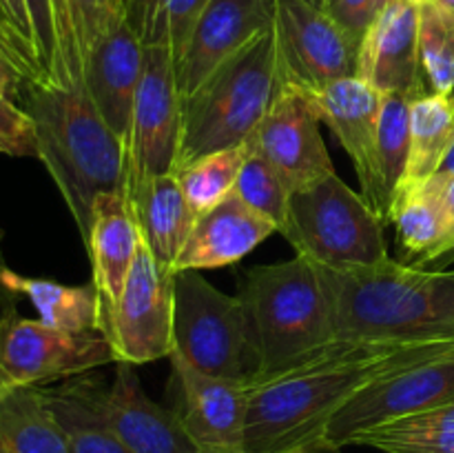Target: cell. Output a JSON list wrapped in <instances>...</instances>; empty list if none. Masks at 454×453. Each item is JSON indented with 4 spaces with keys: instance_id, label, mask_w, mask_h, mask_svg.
Returning <instances> with one entry per match:
<instances>
[{
    "instance_id": "cell-25",
    "label": "cell",
    "mask_w": 454,
    "mask_h": 453,
    "mask_svg": "<svg viewBox=\"0 0 454 453\" xmlns=\"http://www.w3.org/2000/svg\"><path fill=\"white\" fill-rule=\"evenodd\" d=\"M3 282L18 296H25L38 311V320L62 331H102L106 327L105 300L96 284L53 282L44 278H29L7 266Z\"/></svg>"
},
{
    "instance_id": "cell-22",
    "label": "cell",
    "mask_w": 454,
    "mask_h": 453,
    "mask_svg": "<svg viewBox=\"0 0 454 453\" xmlns=\"http://www.w3.org/2000/svg\"><path fill=\"white\" fill-rule=\"evenodd\" d=\"M127 200L131 204L142 244L164 269L173 271L198 216L186 200L177 176L162 173L149 178L140 182L127 195Z\"/></svg>"
},
{
    "instance_id": "cell-5",
    "label": "cell",
    "mask_w": 454,
    "mask_h": 453,
    "mask_svg": "<svg viewBox=\"0 0 454 453\" xmlns=\"http://www.w3.org/2000/svg\"><path fill=\"white\" fill-rule=\"evenodd\" d=\"M279 80L273 25L239 49L182 102L176 169L251 140L273 105Z\"/></svg>"
},
{
    "instance_id": "cell-1",
    "label": "cell",
    "mask_w": 454,
    "mask_h": 453,
    "mask_svg": "<svg viewBox=\"0 0 454 453\" xmlns=\"http://www.w3.org/2000/svg\"><path fill=\"white\" fill-rule=\"evenodd\" d=\"M454 338L333 340L273 376L247 385L244 453H297L324 444L335 413L386 376L452 358Z\"/></svg>"
},
{
    "instance_id": "cell-30",
    "label": "cell",
    "mask_w": 454,
    "mask_h": 453,
    "mask_svg": "<svg viewBox=\"0 0 454 453\" xmlns=\"http://www.w3.org/2000/svg\"><path fill=\"white\" fill-rule=\"evenodd\" d=\"M419 60L428 93L454 96V13L437 0L419 4Z\"/></svg>"
},
{
    "instance_id": "cell-38",
    "label": "cell",
    "mask_w": 454,
    "mask_h": 453,
    "mask_svg": "<svg viewBox=\"0 0 454 453\" xmlns=\"http://www.w3.org/2000/svg\"><path fill=\"white\" fill-rule=\"evenodd\" d=\"M322 9L357 40L381 12L380 0H322Z\"/></svg>"
},
{
    "instance_id": "cell-14",
    "label": "cell",
    "mask_w": 454,
    "mask_h": 453,
    "mask_svg": "<svg viewBox=\"0 0 454 453\" xmlns=\"http://www.w3.org/2000/svg\"><path fill=\"white\" fill-rule=\"evenodd\" d=\"M454 400V355L417 364L386 376L359 391L335 413L324 433V444L348 447L355 435L375 426L415 416Z\"/></svg>"
},
{
    "instance_id": "cell-37",
    "label": "cell",
    "mask_w": 454,
    "mask_h": 453,
    "mask_svg": "<svg viewBox=\"0 0 454 453\" xmlns=\"http://www.w3.org/2000/svg\"><path fill=\"white\" fill-rule=\"evenodd\" d=\"M0 13H3L9 36H12L13 52H16V58L20 60L22 69L27 71L29 80L40 83L43 76H40L38 56H35L34 29H31L27 0H0Z\"/></svg>"
},
{
    "instance_id": "cell-4",
    "label": "cell",
    "mask_w": 454,
    "mask_h": 453,
    "mask_svg": "<svg viewBox=\"0 0 454 453\" xmlns=\"http://www.w3.org/2000/svg\"><path fill=\"white\" fill-rule=\"evenodd\" d=\"M238 296L260 362L255 380L337 340L322 271L309 258L248 266Z\"/></svg>"
},
{
    "instance_id": "cell-15",
    "label": "cell",
    "mask_w": 454,
    "mask_h": 453,
    "mask_svg": "<svg viewBox=\"0 0 454 453\" xmlns=\"http://www.w3.org/2000/svg\"><path fill=\"white\" fill-rule=\"evenodd\" d=\"M319 124L322 120L306 91L279 84L273 105L248 140L273 164L291 194L335 173Z\"/></svg>"
},
{
    "instance_id": "cell-2",
    "label": "cell",
    "mask_w": 454,
    "mask_h": 453,
    "mask_svg": "<svg viewBox=\"0 0 454 453\" xmlns=\"http://www.w3.org/2000/svg\"><path fill=\"white\" fill-rule=\"evenodd\" d=\"M20 107L34 124L38 160L87 242L98 195L124 191V140L102 120L82 84L29 80Z\"/></svg>"
},
{
    "instance_id": "cell-40",
    "label": "cell",
    "mask_w": 454,
    "mask_h": 453,
    "mask_svg": "<svg viewBox=\"0 0 454 453\" xmlns=\"http://www.w3.org/2000/svg\"><path fill=\"white\" fill-rule=\"evenodd\" d=\"M27 83H29V78H27L25 69L18 65L9 49L0 43V98H9V100L20 105L22 89Z\"/></svg>"
},
{
    "instance_id": "cell-51",
    "label": "cell",
    "mask_w": 454,
    "mask_h": 453,
    "mask_svg": "<svg viewBox=\"0 0 454 453\" xmlns=\"http://www.w3.org/2000/svg\"><path fill=\"white\" fill-rule=\"evenodd\" d=\"M390 0H380V7H384V4H388Z\"/></svg>"
},
{
    "instance_id": "cell-39",
    "label": "cell",
    "mask_w": 454,
    "mask_h": 453,
    "mask_svg": "<svg viewBox=\"0 0 454 453\" xmlns=\"http://www.w3.org/2000/svg\"><path fill=\"white\" fill-rule=\"evenodd\" d=\"M160 12H162V0H122L124 20L145 44H153L158 38Z\"/></svg>"
},
{
    "instance_id": "cell-3",
    "label": "cell",
    "mask_w": 454,
    "mask_h": 453,
    "mask_svg": "<svg viewBox=\"0 0 454 453\" xmlns=\"http://www.w3.org/2000/svg\"><path fill=\"white\" fill-rule=\"evenodd\" d=\"M319 271L340 340L454 338V269H424L388 258Z\"/></svg>"
},
{
    "instance_id": "cell-29",
    "label": "cell",
    "mask_w": 454,
    "mask_h": 453,
    "mask_svg": "<svg viewBox=\"0 0 454 453\" xmlns=\"http://www.w3.org/2000/svg\"><path fill=\"white\" fill-rule=\"evenodd\" d=\"M111 22L114 20L106 9V0H60L58 4L60 84H82L89 52Z\"/></svg>"
},
{
    "instance_id": "cell-23",
    "label": "cell",
    "mask_w": 454,
    "mask_h": 453,
    "mask_svg": "<svg viewBox=\"0 0 454 453\" xmlns=\"http://www.w3.org/2000/svg\"><path fill=\"white\" fill-rule=\"evenodd\" d=\"M40 389L69 453H131L102 413L100 395L105 386L100 382L84 373Z\"/></svg>"
},
{
    "instance_id": "cell-36",
    "label": "cell",
    "mask_w": 454,
    "mask_h": 453,
    "mask_svg": "<svg viewBox=\"0 0 454 453\" xmlns=\"http://www.w3.org/2000/svg\"><path fill=\"white\" fill-rule=\"evenodd\" d=\"M207 4L208 0H162L158 38L153 44H167L176 60Z\"/></svg>"
},
{
    "instance_id": "cell-18",
    "label": "cell",
    "mask_w": 454,
    "mask_h": 453,
    "mask_svg": "<svg viewBox=\"0 0 454 453\" xmlns=\"http://www.w3.org/2000/svg\"><path fill=\"white\" fill-rule=\"evenodd\" d=\"M145 71V43L124 18H115L89 52L82 87L111 131L124 140Z\"/></svg>"
},
{
    "instance_id": "cell-8",
    "label": "cell",
    "mask_w": 454,
    "mask_h": 453,
    "mask_svg": "<svg viewBox=\"0 0 454 453\" xmlns=\"http://www.w3.org/2000/svg\"><path fill=\"white\" fill-rule=\"evenodd\" d=\"M182 98L176 60L167 44H145V71L124 136V195L140 182L176 169Z\"/></svg>"
},
{
    "instance_id": "cell-6",
    "label": "cell",
    "mask_w": 454,
    "mask_h": 453,
    "mask_svg": "<svg viewBox=\"0 0 454 453\" xmlns=\"http://www.w3.org/2000/svg\"><path fill=\"white\" fill-rule=\"evenodd\" d=\"M384 225L364 195L335 171L293 191L286 225L279 234L297 256L326 269H346L388 260Z\"/></svg>"
},
{
    "instance_id": "cell-10",
    "label": "cell",
    "mask_w": 454,
    "mask_h": 453,
    "mask_svg": "<svg viewBox=\"0 0 454 453\" xmlns=\"http://www.w3.org/2000/svg\"><path fill=\"white\" fill-rule=\"evenodd\" d=\"M279 80L301 91L357 76L359 44L324 9L304 0H270Z\"/></svg>"
},
{
    "instance_id": "cell-27",
    "label": "cell",
    "mask_w": 454,
    "mask_h": 453,
    "mask_svg": "<svg viewBox=\"0 0 454 453\" xmlns=\"http://www.w3.org/2000/svg\"><path fill=\"white\" fill-rule=\"evenodd\" d=\"M454 147V96L428 93L411 102V158L406 182H426L439 173Z\"/></svg>"
},
{
    "instance_id": "cell-50",
    "label": "cell",
    "mask_w": 454,
    "mask_h": 453,
    "mask_svg": "<svg viewBox=\"0 0 454 453\" xmlns=\"http://www.w3.org/2000/svg\"><path fill=\"white\" fill-rule=\"evenodd\" d=\"M7 386H0V400H3L4 398V393H7Z\"/></svg>"
},
{
    "instance_id": "cell-21",
    "label": "cell",
    "mask_w": 454,
    "mask_h": 453,
    "mask_svg": "<svg viewBox=\"0 0 454 453\" xmlns=\"http://www.w3.org/2000/svg\"><path fill=\"white\" fill-rule=\"evenodd\" d=\"M84 244L91 258L93 284L105 300V314H109L127 287L142 247L127 195L120 191L98 195L93 203L91 231Z\"/></svg>"
},
{
    "instance_id": "cell-46",
    "label": "cell",
    "mask_w": 454,
    "mask_h": 453,
    "mask_svg": "<svg viewBox=\"0 0 454 453\" xmlns=\"http://www.w3.org/2000/svg\"><path fill=\"white\" fill-rule=\"evenodd\" d=\"M439 173H452L454 176V147L450 149V154H448V158L443 160L442 169H439Z\"/></svg>"
},
{
    "instance_id": "cell-11",
    "label": "cell",
    "mask_w": 454,
    "mask_h": 453,
    "mask_svg": "<svg viewBox=\"0 0 454 453\" xmlns=\"http://www.w3.org/2000/svg\"><path fill=\"white\" fill-rule=\"evenodd\" d=\"M118 362L146 364L173 354V271L142 244L122 296L106 314Z\"/></svg>"
},
{
    "instance_id": "cell-41",
    "label": "cell",
    "mask_w": 454,
    "mask_h": 453,
    "mask_svg": "<svg viewBox=\"0 0 454 453\" xmlns=\"http://www.w3.org/2000/svg\"><path fill=\"white\" fill-rule=\"evenodd\" d=\"M433 185L434 189H437L439 198H442L443 209H446L448 222H450L452 247H454V176L452 173H434Z\"/></svg>"
},
{
    "instance_id": "cell-26",
    "label": "cell",
    "mask_w": 454,
    "mask_h": 453,
    "mask_svg": "<svg viewBox=\"0 0 454 453\" xmlns=\"http://www.w3.org/2000/svg\"><path fill=\"white\" fill-rule=\"evenodd\" d=\"M0 453H69L40 386H13L0 400Z\"/></svg>"
},
{
    "instance_id": "cell-42",
    "label": "cell",
    "mask_w": 454,
    "mask_h": 453,
    "mask_svg": "<svg viewBox=\"0 0 454 453\" xmlns=\"http://www.w3.org/2000/svg\"><path fill=\"white\" fill-rule=\"evenodd\" d=\"M3 274H0V333H3L4 324H7L13 315H18V309H16L18 293H13L12 289L3 282Z\"/></svg>"
},
{
    "instance_id": "cell-9",
    "label": "cell",
    "mask_w": 454,
    "mask_h": 453,
    "mask_svg": "<svg viewBox=\"0 0 454 453\" xmlns=\"http://www.w3.org/2000/svg\"><path fill=\"white\" fill-rule=\"evenodd\" d=\"M118 364L102 331H62L13 315L0 333V386H43Z\"/></svg>"
},
{
    "instance_id": "cell-19",
    "label": "cell",
    "mask_w": 454,
    "mask_h": 453,
    "mask_svg": "<svg viewBox=\"0 0 454 453\" xmlns=\"http://www.w3.org/2000/svg\"><path fill=\"white\" fill-rule=\"evenodd\" d=\"M133 367L118 362L114 382L100 395L102 413L124 447L131 453H200L171 409L146 393Z\"/></svg>"
},
{
    "instance_id": "cell-32",
    "label": "cell",
    "mask_w": 454,
    "mask_h": 453,
    "mask_svg": "<svg viewBox=\"0 0 454 453\" xmlns=\"http://www.w3.org/2000/svg\"><path fill=\"white\" fill-rule=\"evenodd\" d=\"M411 98L402 93H384L380 114V164L390 204L406 182L411 158ZM390 216V213H388Z\"/></svg>"
},
{
    "instance_id": "cell-17",
    "label": "cell",
    "mask_w": 454,
    "mask_h": 453,
    "mask_svg": "<svg viewBox=\"0 0 454 453\" xmlns=\"http://www.w3.org/2000/svg\"><path fill=\"white\" fill-rule=\"evenodd\" d=\"M421 0H390L359 44L357 76L381 93L428 96L419 60Z\"/></svg>"
},
{
    "instance_id": "cell-33",
    "label": "cell",
    "mask_w": 454,
    "mask_h": 453,
    "mask_svg": "<svg viewBox=\"0 0 454 453\" xmlns=\"http://www.w3.org/2000/svg\"><path fill=\"white\" fill-rule=\"evenodd\" d=\"M233 194L239 200L248 204L251 209H255L257 213H262L264 218H269L275 225V229H284L288 218V203H291V189L286 187V182L279 178V173L275 171L273 164L264 158L262 154H257L251 147V154L247 155L242 164V171H239L238 182H235Z\"/></svg>"
},
{
    "instance_id": "cell-47",
    "label": "cell",
    "mask_w": 454,
    "mask_h": 453,
    "mask_svg": "<svg viewBox=\"0 0 454 453\" xmlns=\"http://www.w3.org/2000/svg\"><path fill=\"white\" fill-rule=\"evenodd\" d=\"M3 238H4V234H3V229H0V274L7 269V262H4V256H3Z\"/></svg>"
},
{
    "instance_id": "cell-49",
    "label": "cell",
    "mask_w": 454,
    "mask_h": 453,
    "mask_svg": "<svg viewBox=\"0 0 454 453\" xmlns=\"http://www.w3.org/2000/svg\"><path fill=\"white\" fill-rule=\"evenodd\" d=\"M304 3H309V4H313V7L322 9V0H304Z\"/></svg>"
},
{
    "instance_id": "cell-24",
    "label": "cell",
    "mask_w": 454,
    "mask_h": 453,
    "mask_svg": "<svg viewBox=\"0 0 454 453\" xmlns=\"http://www.w3.org/2000/svg\"><path fill=\"white\" fill-rule=\"evenodd\" d=\"M388 222L397 231L399 249L417 260L415 265L424 266V262L454 253L450 222L433 178L403 185L390 204Z\"/></svg>"
},
{
    "instance_id": "cell-12",
    "label": "cell",
    "mask_w": 454,
    "mask_h": 453,
    "mask_svg": "<svg viewBox=\"0 0 454 453\" xmlns=\"http://www.w3.org/2000/svg\"><path fill=\"white\" fill-rule=\"evenodd\" d=\"M306 96L313 102L319 120L331 129L353 163L362 189L359 194L381 220L388 222L390 198L381 178L377 145L384 93L359 76H353L306 91Z\"/></svg>"
},
{
    "instance_id": "cell-34",
    "label": "cell",
    "mask_w": 454,
    "mask_h": 453,
    "mask_svg": "<svg viewBox=\"0 0 454 453\" xmlns=\"http://www.w3.org/2000/svg\"><path fill=\"white\" fill-rule=\"evenodd\" d=\"M58 4L60 0H27L34 29L35 56L43 80L60 84V52H58Z\"/></svg>"
},
{
    "instance_id": "cell-13",
    "label": "cell",
    "mask_w": 454,
    "mask_h": 453,
    "mask_svg": "<svg viewBox=\"0 0 454 453\" xmlns=\"http://www.w3.org/2000/svg\"><path fill=\"white\" fill-rule=\"evenodd\" d=\"M168 409L200 453H244L247 382L200 371L171 354Z\"/></svg>"
},
{
    "instance_id": "cell-44",
    "label": "cell",
    "mask_w": 454,
    "mask_h": 453,
    "mask_svg": "<svg viewBox=\"0 0 454 453\" xmlns=\"http://www.w3.org/2000/svg\"><path fill=\"white\" fill-rule=\"evenodd\" d=\"M106 9H109L111 20H115V18H124L122 16V0H106Z\"/></svg>"
},
{
    "instance_id": "cell-7",
    "label": "cell",
    "mask_w": 454,
    "mask_h": 453,
    "mask_svg": "<svg viewBox=\"0 0 454 453\" xmlns=\"http://www.w3.org/2000/svg\"><path fill=\"white\" fill-rule=\"evenodd\" d=\"M173 354L200 371L247 385L260 373L242 300L200 271L173 274Z\"/></svg>"
},
{
    "instance_id": "cell-43",
    "label": "cell",
    "mask_w": 454,
    "mask_h": 453,
    "mask_svg": "<svg viewBox=\"0 0 454 453\" xmlns=\"http://www.w3.org/2000/svg\"><path fill=\"white\" fill-rule=\"evenodd\" d=\"M0 43L4 44V47L9 49V53H12L13 58H16V52H13V44H12V36H9V29H7V25H4V18H3V13H0ZM16 62L18 65H20V60H18L16 58ZM22 67V65H20ZM27 74V71H25ZM27 78H29V76H27Z\"/></svg>"
},
{
    "instance_id": "cell-16",
    "label": "cell",
    "mask_w": 454,
    "mask_h": 453,
    "mask_svg": "<svg viewBox=\"0 0 454 453\" xmlns=\"http://www.w3.org/2000/svg\"><path fill=\"white\" fill-rule=\"evenodd\" d=\"M273 25L270 0H208L176 58L182 102L239 49Z\"/></svg>"
},
{
    "instance_id": "cell-28",
    "label": "cell",
    "mask_w": 454,
    "mask_h": 453,
    "mask_svg": "<svg viewBox=\"0 0 454 453\" xmlns=\"http://www.w3.org/2000/svg\"><path fill=\"white\" fill-rule=\"evenodd\" d=\"M350 444L384 453H454V400L364 431Z\"/></svg>"
},
{
    "instance_id": "cell-48",
    "label": "cell",
    "mask_w": 454,
    "mask_h": 453,
    "mask_svg": "<svg viewBox=\"0 0 454 453\" xmlns=\"http://www.w3.org/2000/svg\"><path fill=\"white\" fill-rule=\"evenodd\" d=\"M439 4H443L446 9H450V12L454 13V0H437Z\"/></svg>"
},
{
    "instance_id": "cell-45",
    "label": "cell",
    "mask_w": 454,
    "mask_h": 453,
    "mask_svg": "<svg viewBox=\"0 0 454 453\" xmlns=\"http://www.w3.org/2000/svg\"><path fill=\"white\" fill-rule=\"evenodd\" d=\"M297 453H340V449H333L326 447V444H317V447H309V449H301Z\"/></svg>"
},
{
    "instance_id": "cell-31",
    "label": "cell",
    "mask_w": 454,
    "mask_h": 453,
    "mask_svg": "<svg viewBox=\"0 0 454 453\" xmlns=\"http://www.w3.org/2000/svg\"><path fill=\"white\" fill-rule=\"evenodd\" d=\"M248 154H251V145L244 142V145L229 147V149L204 155V158L195 160L189 167L180 169L176 173L182 191H184L186 200H189L195 213L215 207L226 195L233 194L235 182H238V176Z\"/></svg>"
},
{
    "instance_id": "cell-20",
    "label": "cell",
    "mask_w": 454,
    "mask_h": 453,
    "mask_svg": "<svg viewBox=\"0 0 454 453\" xmlns=\"http://www.w3.org/2000/svg\"><path fill=\"white\" fill-rule=\"evenodd\" d=\"M273 234L278 229L269 218L231 194L215 207L195 216L173 274L235 265Z\"/></svg>"
},
{
    "instance_id": "cell-35",
    "label": "cell",
    "mask_w": 454,
    "mask_h": 453,
    "mask_svg": "<svg viewBox=\"0 0 454 453\" xmlns=\"http://www.w3.org/2000/svg\"><path fill=\"white\" fill-rule=\"evenodd\" d=\"M0 155L38 158L34 124L18 102L0 98Z\"/></svg>"
}]
</instances>
